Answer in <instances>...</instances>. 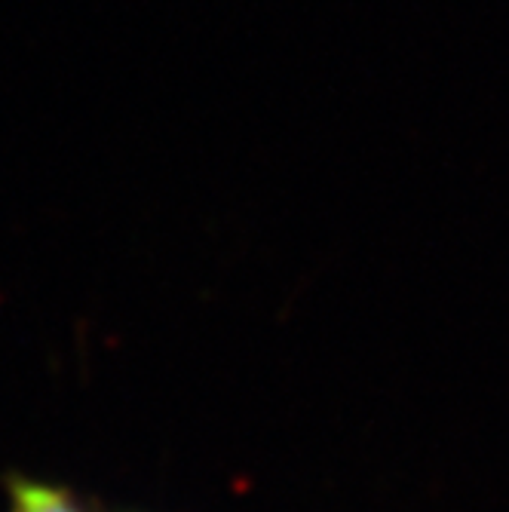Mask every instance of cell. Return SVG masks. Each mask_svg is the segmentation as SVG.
Wrapping results in <instances>:
<instances>
[{
  "mask_svg": "<svg viewBox=\"0 0 509 512\" xmlns=\"http://www.w3.org/2000/svg\"><path fill=\"white\" fill-rule=\"evenodd\" d=\"M7 491H10V512H83L77 497L59 485L10 476Z\"/></svg>",
  "mask_w": 509,
  "mask_h": 512,
  "instance_id": "1",
  "label": "cell"
}]
</instances>
